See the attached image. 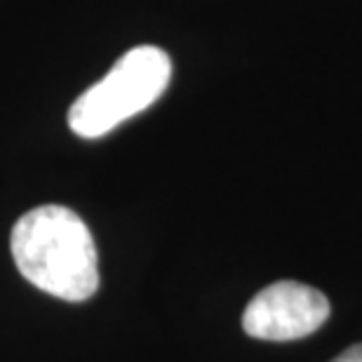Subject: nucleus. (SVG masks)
<instances>
[{
  "mask_svg": "<svg viewBox=\"0 0 362 362\" xmlns=\"http://www.w3.org/2000/svg\"><path fill=\"white\" fill-rule=\"evenodd\" d=\"M329 317V301L315 287L280 280L264 287L243 313V329L264 341H294L320 329Z\"/></svg>",
  "mask_w": 362,
  "mask_h": 362,
  "instance_id": "nucleus-3",
  "label": "nucleus"
},
{
  "mask_svg": "<svg viewBox=\"0 0 362 362\" xmlns=\"http://www.w3.org/2000/svg\"><path fill=\"white\" fill-rule=\"evenodd\" d=\"M172 81V59L156 45L132 47L69 108V127L83 139H99L156 104Z\"/></svg>",
  "mask_w": 362,
  "mask_h": 362,
  "instance_id": "nucleus-2",
  "label": "nucleus"
},
{
  "mask_svg": "<svg viewBox=\"0 0 362 362\" xmlns=\"http://www.w3.org/2000/svg\"><path fill=\"white\" fill-rule=\"evenodd\" d=\"M10 250L19 273L57 299L88 301L99 289V257L88 223L64 205L33 207L14 223Z\"/></svg>",
  "mask_w": 362,
  "mask_h": 362,
  "instance_id": "nucleus-1",
  "label": "nucleus"
},
{
  "mask_svg": "<svg viewBox=\"0 0 362 362\" xmlns=\"http://www.w3.org/2000/svg\"><path fill=\"white\" fill-rule=\"evenodd\" d=\"M332 362H362V344L353 346V349H349L346 353H341V356L334 358Z\"/></svg>",
  "mask_w": 362,
  "mask_h": 362,
  "instance_id": "nucleus-4",
  "label": "nucleus"
}]
</instances>
